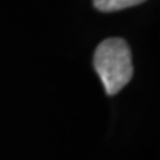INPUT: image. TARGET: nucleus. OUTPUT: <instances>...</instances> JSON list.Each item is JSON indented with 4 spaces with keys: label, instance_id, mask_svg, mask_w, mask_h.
Instances as JSON below:
<instances>
[{
    "label": "nucleus",
    "instance_id": "1",
    "mask_svg": "<svg viewBox=\"0 0 160 160\" xmlns=\"http://www.w3.org/2000/svg\"><path fill=\"white\" fill-rule=\"evenodd\" d=\"M93 67L108 95H116L132 79L131 49L123 39L111 37L98 45L93 55Z\"/></svg>",
    "mask_w": 160,
    "mask_h": 160
},
{
    "label": "nucleus",
    "instance_id": "2",
    "mask_svg": "<svg viewBox=\"0 0 160 160\" xmlns=\"http://www.w3.org/2000/svg\"><path fill=\"white\" fill-rule=\"evenodd\" d=\"M145 0H93V5L101 12H116L131 6L144 3Z\"/></svg>",
    "mask_w": 160,
    "mask_h": 160
}]
</instances>
